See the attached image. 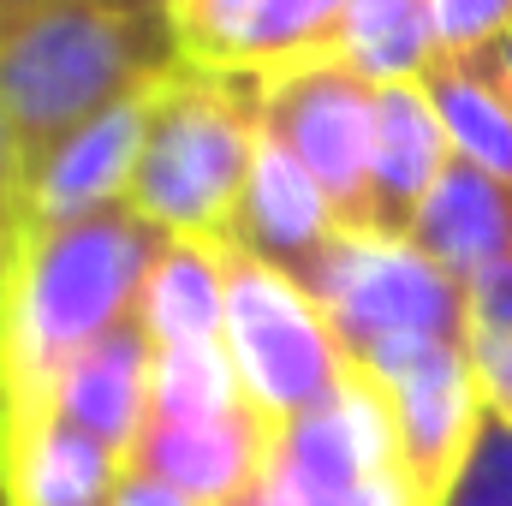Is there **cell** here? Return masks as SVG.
<instances>
[{
    "label": "cell",
    "mask_w": 512,
    "mask_h": 506,
    "mask_svg": "<svg viewBox=\"0 0 512 506\" xmlns=\"http://www.w3.org/2000/svg\"><path fill=\"white\" fill-rule=\"evenodd\" d=\"M239 405H251V399H245L239 370L227 358V340H215V346H155L149 417L185 423V417H221V411H239Z\"/></svg>",
    "instance_id": "d6986e66"
},
{
    "label": "cell",
    "mask_w": 512,
    "mask_h": 506,
    "mask_svg": "<svg viewBox=\"0 0 512 506\" xmlns=\"http://www.w3.org/2000/svg\"><path fill=\"white\" fill-rule=\"evenodd\" d=\"M340 215L328 209V197L316 191V179L280 149L262 137V155H256V173L239 197V215L227 227V245L262 256L274 268H286L292 280H310L316 262L334 251L340 239Z\"/></svg>",
    "instance_id": "7c38bea8"
},
{
    "label": "cell",
    "mask_w": 512,
    "mask_h": 506,
    "mask_svg": "<svg viewBox=\"0 0 512 506\" xmlns=\"http://www.w3.org/2000/svg\"><path fill=\"white\" fill-rule=\"evenodd\" d=\"M149 370H155V340L143 334L137 316H126L120 328L90 340L60 376L48 381L36 411H54L60 423L96 435L102 447L131 453L137 435H143V417H149ZM36 411H24V417H36Z\"/></svg>",
    "instance_id": "8fae6325"
},
{
    "label": "cell",
    "mask_w": 512,
    "mask_h": 506,
    "mask_svg": "<svg viewBox=\"0 0 512 506\" xmlns=\"http://www.w3.org/2000/svg\"><path fill=\"white\" fill-rule=\"evenodd\" d=\"M137 322L155 346L227 340V245L221 239H167L143 280Z\"/></svg>",
    "instance_id": "e0dca14e"
},
{
    "label": "cell",
    "mask_w": 512,
    "mask_h": 506,
    "mask_svg": "<svg viewBox=\"0 0 512 506\" xmlns=\"http://www.w3.org/2000/svg\"><path fill=\"white\" fill-rule=\"evenodd\" d=\"M0 506H12V489H6V471H0Z\"/></svg>",
    "instance_id": "f1b7e54d"
},
{
    "label": "cell",
    "mask_w": 512,
    "mask_h": 506,
    "mask_svg": "<svg viewBox=\"0 0 512 506\" xmlns=\"http://www.w3.org/2000/svg\"><path fill=\"white\" fill-rule=\"evenodd\" d=\"M167 233H155L137 209H102L84 221L24 233L12 262L6 310H0V376H6V417L42 405L48 381L60 376L90 340L137 316L143 280Z\"/></svg>",
    "instance_id": "7a4b0ae2"
},
{
    "label": "cell",
    "mask_w": 512,
    "mask_h": 506,
    "mask_svg": "<svg viewBox=\"0 0 512 506\" xmlns=\"http://www.w3.org/2000/svg\"><path fill=\"white\" fill-rule=\"evenodd\" d=\"M465 310H471V346L512 340V256L465 280Z\"/></svg>",
    "instance_id": "cb8c5ba5"
},
{
    "label": "cell",
    "mask_w": 512,
    "mask_h": 506,
    "mask_svg": "<svg viewBox=\"0 0 512 506\" xmlns=\"http://www.w3.org/2000/svg\"><path fill=\"white\" fill-rule=\"evenodd\" d=\"M108 506H191L179 489H167V483H155V477H143V471H126L120 477V489H114V501Z\"/></svg>",
    "instance_id": "484cf974"
},
{
    "label": "cell",
    "mask_w": 512,
    "mask_h": 506,
    "mask_svg": "<svg viewBox=\"0 0 512 506\" xmlns=\"http://www.w3.org/2000/svg\"><path fill=\"white\" fill-rule=\"evenodd\" d=\"M256 506H423L399 465L382 387L352 370L334 405L280 423Z\"/></svg>",
    "instance_id": "52a82bcc"
},
{
    "label": "cell",
    "mask_w": 512,
    "mask_h": 506,
    "mask_svg": "<svg viewBox=\"0 0 512 506\" xmlns=\"http://www.w3.org/2000/svg\"><path fill=\"white\" fill-rule=\"evenodd\" d=\"M179 36L167 12H120L96 0L0 6V108L30 173L96 114L173 72Z\"/></svg>",
    "instance_id": "6da1fadb"
},
{
    "label": "cell",
    "mask_w": 512,
    "mask_h": 506,
    "mask_svg": "<svg viewBox=\"0 0 512 506\" xmlns=\"http://www.w3.org/2000/svg\"><path fill=\"white\" fill-rule=\"evenodd\" d=\"M149 90H137L120 108L96 114L90 126L72 131L30 173V185H24V233L84 221V215H102V209L126 203L131 173H137V149H143V120H149Z\"/></svg>",
    "instance_id": "30bf717a"
},
{
    "label": "cell",
    "mask_w": 512,
    "mask_h": 506,
    "mask_svg": "<svg viewBox=\"0 0 512 506\" xmlns=\"http://www.w3.org/2000/svg\"><path fill=\"white\" fill-rule=\"evenodd\" d=\"M24 251V161L0 108V310H6V286H12V262Z\"/></svg>",
    "instance_id": "603a6c76"
},
{
    "label": "cell",
    "mask_w": 512,
    "mask_h": 506,
    "mask_svg": "<svg viewBox=\"0 0 512 506\" xmlns=\"http://www.w3.org/2000/svg\"><path fill=\"white\" fill-rule=\"evenodd\" d=\"M376 96L382 90L340 54H304L262 72V137L316 179L346 233H370Z\"/></svg>",
    "instance_id": "8992f818"
},
{
    "label": "cell",
    "mask_w": 512,
    "mask_h": 506,
    "mask_svg": "<svg viewBox=\"0 0 512 506\" xmlns=\"http://www.w3.org/2000/svg\"><path fill=\"white\" fill-rule=\"evenodd\" d=\"M0 6H24V0H0ZM96 6H120V12H173V0H96Z\"/></svg>",
    "instance_id": "4316f807"
},
{
    "label": "cell",
    "mask_w": 512,
    "mask_h": 506,
    "mask_svg": "<svg viewBox=\"0 0 512 506\" xmlns=\"http://www.w3.org/2000/svg\"><path fill=\"white\" fill-rule=\"evenodd\" d=\"M0 453H6V376H0Z\"/></svg>",
    "instance_id": "83f0119b"
},
{
    "label": "cell",
    "mask_w": 512,
    "mask_h": 506,
    "mask_svg": "<svg viewBox=\"0 0 512 506\" xmlns=\"http://www.w3.org/2000/svg\"><path fill=\"white\" fill-rule=\"evenodd\" d=\"M471 364H477V381H483V405L512 423V340L471 346Z\"/></svg>",
    "instance_id": "d4e9b609"
},
{
    "label": "cell",
    "mask_w": 512,
    "mask_h": 506,
    "mask_svg": "<svg viewBox=\"0 0 512 506\" xmlns=\"http://www.w3.org/2000/svg\"><path fill=\"white\" fill-rule=\"evenodd\" d=\"M262 155V72L179 60L149 90L126 209L167 239H227Z\"/></svg>",
    "instance_id": "3957f363"
},
{
    "label": "cell",
    "mask_w": 512,
    "mask_h": 506,
    "mask_svg": "<svg viewBox=\"0 0 512 506\" xmlns=\"http://www.w3.org/2000/svg\"><path fill=\"white\" fill-rule=\"evenodd\" d=\"M423 90L447 126L459 161L495 173L512 185V66L501 48L477 54H441L423 72Z\"/></svg>",
    "instance_id": "2e32d148"
},
{
    "label": "cell",
    "mask_w": 512,
    "mask_h": 506,
    "mask_svg": "<svg viewBox=\"0 0 512 506\" xmlns=\"http://www.w3.org/2000/svg\"><path fill=\"white\" fill-rule=\"evenodd\" d=\"M239 506H256V495H251V501H239Z\"/></svg>",
    "instance_id": "4dcf8cb0"
},
{
    "label": "cell",
    "mask_w": 512,
    "mask_h": 506,
    "mask_svg": "<svg viewBox=\"0 0 512 506\" xmlns=\"http://www.w3.org/2000/svg\"><path fill=\"white\" fill-rule=\"evenodd\" d=\"M382 399L393 411V435H399V465L417 489L423 506H441L453 477L471 459V441L483 429V381L471 364V346L435 352L411 370L382 381Z\"/></svg>",
    "instance_id": "ba28073f"
},
{
    "label": "cell",
    "mask_w": 512,
    "mask_h": 506,
    "mask_svg": "<svg viewBox=\"0 0 512 506\" xmlns=\"http://www.w3.org/2000/svg\"><path fill=\"white\" fill-rule=\"evenodd\" d=\"M334 54L358 78H370L376 90L423 84V72L441 60L435 24H429V0H352Z\"/></svg>",
    "instance_id": "ac0fdd59"
},
{
    "label": "cell",
    "mask_w": 512,
    "mask_h": 506,
    "mask_svg": "<svg viewBox=\"0 0 512 506\" xmlns=\"http://www.w3.org/2000/svg\"><path fill=\"white\" fill-rule=\"evenodd\" d=\"M304 286L322 304L346 364L376 387L435 352L471 346L465 280L429 262L411 239L340 233Z\"/></svg>",
    "instance_id": "277c9868"
},
{
    "label": "cell",
    "mask_w": 512,
    "mask_h": 506,
    "mask_svg": "<svg viewBox=\"0 0 512 506\" xmlns=\"http://www.w3.org/2000/svg\"><path fill=\"white\" fill-rule=\"evenodd\" d=\"M167 18H173V36H179L185 60L227 66V72H262L256 42H262L268 0H173Z\"/></svg>",
    "instance_id": "ffe728a7"
},
{
    "label": "cell",
    "mask_w": 512,
    "mask_h": 506,
    "mask_svg": "<svg viewBox=\"0 0 512 506\" xmlns=\"http://www.w3.org/2000/svg\"><path fill=\"white\" fill-rule=\"evenodd\" d=\"M429 24L441 54L501 48L512 36V0H429Z\"/></svg>",
    "instance_id": "7402d4cb"
},
{
    "label": "cell",
    "mask_w": 512,
    "mask_h": 506,
    "mask_svg": "<svg viewBox=\"0 0 512 506\" xmlns=\"http://www.w3.org/2000/svg\"><path fill=\"white\" fill-rule=\"evenodd\" d=\"M274 459V423L239 405L221 417H149L137 447L126 453V471H143L167 489H179L191 506H239L251 501Z\"/></svg>",
    "instance_id": "9c48e42d"
},
{
    "label": "cell",
    "mask_w": 512,
    "mask_h": 506,
    "mask_svg": "<svg viewBox=\"0 0 512 506\" xmlns=\"http://www.w3.org/2000/svg\"><path fill=\"white\" fill-rule=\"evenodd\" d=\"M447 126L423 84H393L376 96V155H370V233L405 239L441 173L453 167Z\"/></svg>",
    "instance_id": "4fadbf2b"
},
{
    "label": "cell",
    "mask_w": 512,
    "mask_h": 506,
    "mask_svg": "<svg viewBox=\"0 0 512 506\" xmlns=\"http://www.w3.org/2000/svg\"><path fill=\"white\" fill-rule=\"evenodd\" d=\"M0 471L12 506H108L126 477V453L60 423L54 411H36L6 423Z\"/></svg>",
    "instance_id": "5bb4252c"
},
{
    "label": "cell",
    "mask_w": 512,
    "mask_h": 506,
    "mask_svg": "<svg viewBox=\"0 0 512 506\" xmlns=\"http://www.w3.org/2000/svg\"><path fill=\"white\" fill-rule=\"evenodd\" d=\"M227 358L245 399L274 429L334 405L352 381V364L310 286L239 245H227Z\"/></svg>",
    "instance_id": "5b68a950"
},
{
    "label": "cell",
    "mask_w": 512,
    "mask_h": 506,
    "mask_svg": "<svg viewBox=\"0 0 512 506\" xmlns=\"http://www.w3.org/2000/svg\"><path fill=\"white\" fill-rule=\"evenodd\" d=\"M441 506H512V423L483 411V429L471 441L465 471L453 477Z\"/></svg>",
    "instance_id": "44dd1931"
},
{
    "label": "cell",
    "mask_w": 512,
    "mask_h": 506,
    "mask_svg": "<svg viewBox=\"0 0 512 506\" xmlns=\"http://www.w3.org/2000/svg\"><path fill=\"white\" fill-rule=\"evenodd\" d=\"M405 239L429 262H441L453 280L483 274L489 262L512 256V185L471 161H453Z\"/></svg>",
    "instance_id": "9a60e30c"
},
{
    "label": "cell",
    "mask_w": 512,
    "mask_h": 506,
    "mask_svg": "<svg viewBox=\"0 0 512 506\" xmlns=\"http://www.w3.org/2000/svg\"><path fill=\"white\" fill-rule=\"evenodd\" d=\"M501 54H507V66H512V36H507V42H501Z\"/></svg>",
    "instance_id": "f546056e"
}]
</instances>
